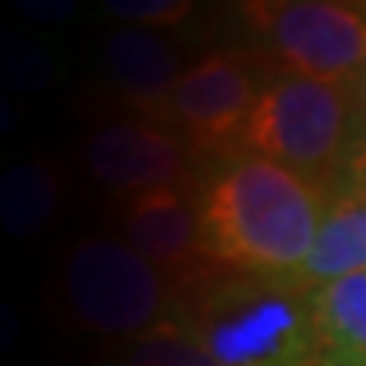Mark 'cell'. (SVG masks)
Here are the masks:
<instances>
[{
	"label": "cell",
	"instance_id": "obj_9",
	"mask_svg": "<svg viewBox=\"0 0 366 366\" xmlns=\"http://www.w3.org/2000/svg\"><path fill=\"white\" fill-rule=\"evenodd\" d=\"M102 68L116 95L136 119L163 126L173 85L180 81V51L163 31L119 27L102 44Z\"/></svg>",
	"mask_w": 366,
	"mask_h": 366
},
{
	"label": "cell",
	"instance_id": "obj_16",
	"mask_svg": "<svg viewBox=\"0 0 366 366\" xmlns=\"http://www.w3.org/2000/svg\"><path fill=\"white\" fill-rule=\"evenodd\" d=\"M17 11L27 21H41V24H68L75 21L79 4L75 0H17Z\"/></svg>",
	"mask_w": 366,
	"mask_h": 366
},
{
	"label": "cell",
	"instance_id": "obj_1",
	"mask_svg": "<svg viewBox=\"0 0 366 366\" xmlns=\"http://www.w3.org/2000/svg\"><path fill=\"white\" fill-rule=\"evenodd\" d=\"M197 197L207 262L237 274L295 278L315 244L329 190L272 159L237 153L207 167Z\"/></svg>",
	"mask_w": 366,
	"mask_h": 366
},
{
	"label": "cell",
	"instance_id": "obj_2",
	"mask_svg": "<svg viewBox=\"0 0 366 366\" xmlns=\"http://www.w3.org/2000/svg\"><path fill=\"white\" fill-rule=\"evenodd\" d=\"M173 315L221 366H322L309 292L292 278H258L200 264L173 285Z\"/></svg>",
	"mask_w": 366,
	"mask_h": 366
},
{
	"label": "cell",
	"instance_id": "obj_3",
	"mask_svg": "<svg viewBox=\"0 0 366 366\" xmlns=\"http://www.w3.org/2000/svg\"><path fill=\"white\" fill-rule=\"evenodd\" d=\"M356 136L350 89L268 68L241 153L272 159L329 190Z\"/></svg>",
	"mask_w": 366,
	"mask_h": 366
},
{
	"label": "cell",
	"instance_id": "obj_20",
	"mask_svg": "<svg viewBox=\"0 0 366 366\" xmlns=\"http://www.w3.org/2000/svg\"><path fill=\"white\" fill-rule=\"evenodd\" d=\"M356 99H360V132L366 136V71H363V81H360V92H356Z\"/></svg>",
	"mask_w": 366,
	"mask_h": 366
},
{
	"label": "cell",
	"instance_id": "obj_5",
	"mask_svg": "<svg viewBox=\"0 0 366 366\" xmlns=\"http://www.w3.org/2000/svg\"><path fill=\"white\" fill-rule=\"evenodd\" d=\"M241 21L272 71L305 75L356 95L366 71V4L342 0H254Z\"/></svg>",
	"mask_w": 366,
	"mask_h": 366
},
{
	"label": "cell",
	"instance_id": "obj_19",
	"mask_svg": "<svg viewBox=\"0 0 366 366\" xmlns=\"http://www.w3.org/2000/svg\"><path fill=\"white\" fill-rule=\"evenodd\" d=\"M21 126V109L17 102H11L7 95H0V136H11Z\"/></svg>",
	"mask_w": 366,
	"mask_h": 366
},
{
	"label": "cell",
	"instance_id": "obj_15",
	"mask_svg": "<svg viewBox=\"0 0 366 366\" xmlns=\"http://www.w3.org/2000/svg\"><path fill=\"white\" fill-rule=\"evenodd\" d=\"M102 11L116 21H129L132 27L163 31V27H180L194 14V4L187 0H109L102 4Z\"/></svg>",
	"mask_w": 366,
	"mask_h": 366
},
{
	"label": "cell",
	"instance_id": "obj_12",
	"mask_svg": "<svg viewBox=\"0 0 366 366\" xmlns=\"http://www.w3.org/2000/svg\"><path fill=\"white\" fill-rule=\"evenodd\" d=\"M326 363L366 366V274H350L309 292Z\"/></svg>",
	"mask_w": 366,
	"mask_h": 366
},
{
	"label": "cell",
	"instance_id": "obj_4",
	"mask_svg": "<svg viewBox=\"0 0 366 366\" xmlns=\"http://www.w3.org/2000/svg\"><path fill=\"white\" fill-rule=\"evenodd\" d=\"M61 309L102 340H136L173 315L170 278L122 237L89 234L68 248L58 274Z\"/></svg>",
	"mask_w": 366,
	"mask_h": 366
},
{
	"label": "cell",
	"instance_id": "obj_8",
	"mask_svg": "<svg viewBox=\"0 0 366 366\" xmlns=\"http://www.w3.org/2000/svg\"><path fill=\"white\" fill-rule=\"evenodd\" d=\"M116 221L122 241L167 274L170 285L194 274L200 264H207L200 197L194 183L157 187L146 194L122 197L116 200Z\"/></svg>",
	"mask_w": 366,
	"mask_h": 366
},
{
	"label": "cell",
	"instance_id": "obj_13",
	"mask_svg": "<svg viewBox=\"0 0 366 366\" xmlns=\"http://www.w3.org/2000/svg\"><path fill=\"white\" fill-rule=\"evenodd\" d=\"M65 79V54L54 44L0 27V89L21 92V95H38Z\"/></svg>",
	"mask_w": 366,
	"mask_h": 366
},
{
	"label": "cell",
	"instance_id": "obj_6",
	"mask_svg": "<svg viewBox=\"0 0 366 366\" xmlns=\"http://www.w3.org/2000/svg\"><path fill=\"white\" fill-rule=\"evenodd\" d=\"M264 79L268 65L254 51L227 48L204 54L173 85L163 126L207 167L237 157Z\"/></svg>",
	"mask_w": 366,
	"mask_h": 366
},
{
	"label": "cell",
	"instance_id": "obj_21",
	"mask_svg": "<svg viewBox=\"0 0 366 366\" xmlns=\"http://www.w3.org/2000/svg\"><path fill=\"white\" fill-rule=\"evenodd\" d=\"M322 366H342V363H322Z\"/></svg>",
	"mask_w": 366,
	"mask_h": 366
},
{
	"label": "cell",
	"instance_id": "obj_11",
	"mask_svg": "<svg viewBox=\"0 0 366 366\" xmlns=\"http://www.w3.org/2000/svg\"><path fill=\"white\" fill-rule=\"evenodd\" d=\"M65 173L54 159H21L0 173V231L7 237L41 234L61 207Z\"/></svg>",
	"mask_w": 366,
	"mask_h": 366
},
{
	"label": "cell",
	"instance_id": "obj_10",
	"mask_svg": "<svg viewBox=\"0 0 366 366\" xmlns=\"http://www.w3.org/2000/svg\"><path fill=\"white\" fill-rule=\"evenodd\" d=\"M350 274H366V194L332 183L315 244L292 282L312 292Z\"/></svg>",
	"mask_w": 366,
	"mask_h": 366
},
{
	"label": "cell",
	"instance_id": "obj_14",
	"mask_svg": "<svg viewBox=\"0 0 366 366\" xmlns=\"http://www.w3.org/2000/svg\"><path fill=\"white\" fill-rule=\"evenodd\" d=\"M112 366H221L177 315L119 350Z\"/></svg>",
	"mask_w": 366,
	"mask_h": 366
},
{
	"label": "cell",
	"instance_id": "obj_7",
	"mask_svg": "<svg viewBox=\"0 0 366 366\" xmlns=\"http://www.w3.org/2000/svg\"><path fill=\"white\" fill-rule=\"evenodd\" d=\"M85 170L119 200L157 187L194 183V157L167 126L146 119L105 122L85 139Z\"/></svg>",
	"mask_w": 366,
	"mask_h": 366
},
{
	"label": "cell",
	"instance_id": "obj_18",
	"mask_svg": "<svg viewBox=\"0 0 366 366\" xmlns=\"http://www.w3.org/2000/svg\"><path fill=\"white\" fill-rule=\"evenodd\" d=\"M21 340V315L11 302H0V356H7Z\"/></svg>",
	"mask_w": 366,
	"mask_h": 366
},
{
	"label": "cell",
	"instance_id": "obj_17",
	"mask_svg": "<svg viewBox=\"0 0 366 366\" xmlns=\"http://www.w3.org/2000/svg\"><path fill=\"white\" fill-rule=\"evenodd\" d=\"M336 183L366 194V136L363 132H360L353 139V146H350V153L342 159V170H340V177H336Z\"/></svg>",
	"mask_w": 366,
	"mask_h": 366
}]
</instances>
